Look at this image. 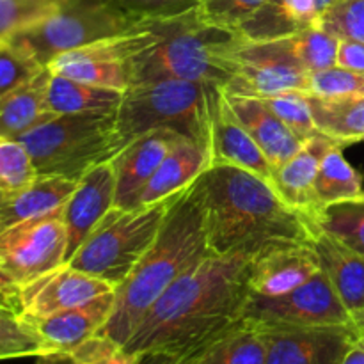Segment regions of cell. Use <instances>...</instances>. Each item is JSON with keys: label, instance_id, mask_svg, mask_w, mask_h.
Wrapping results in <instances>:
<instances>
[{"label": "cell", "instance_id": "cell-1", "mask_svg": "<svg viewBox=\"0 0 364 364\" xmlns=\"http://www.w3.org/2000/svg\"><path fill=\"white\" fill-rule=\"evenodd\" d=\"M251 259L212 255L180 277L144 316L124 348L198 350L242 322L251 297Z\"/></svg>", "mask_w": 364, "mask_h": 364}, {"label": "cell", "instance_id": "cell-2", "mask_svg": "<svg viewBox=\"0 0 364 364\" xmlns=\"http://www.w3.org/2000/svg\"><path fill=\"white\" fill-rule=\"evenodd\" d=\"M192 187L215 256L255 258L281 244H311L320 233L313 217L288 206L269 181L245 169L212 166Z\"/></svg>", "mask_w": 364, "mask_h": 364}, {"label": "cell", "instance_id": "cell-3", "mask_svg": "<svg viewBox=\"0 0 364 364\" xmlns=\"http://www.w3.org/2000/svg\"><path fill=\"white\" fill-rule=\"evenodd\" d=\"M210 256L201 205L191 185L173 203L151 247L116 288L112 313L98 334L124 347L151 306L183 274Z\"/></svg>", "mask_w": 364, "mask_h": 364}, {"label": "cell", "instance_id": "cell-4", "mask_svg": "<svg viewBox=\"0 0 364 364\" xmlns=\"http://www.w3.org/2000/svg\"><path fill=\"white\" fill-rule=\"evenodd\" d=\"M149 21L159 38L130 60V87L160 80L230 84L228 52L240 34L205 23L196 11Z\"/></svg>", "mask_w": 364, "mask_h": 364}, {"label": "cell", "instance_id": "cell-5", "mask_svg": "<svg viewBox=\"0 0 364 364\" xmlns=\"http://www.w3.org/2000/svg\"><path fill=\"white\" fill-rule=\"evenodd\" d=\"M213 87L215 84L187 80H160L128 87L114 112L121 149L155 130L173 132L210 146V96Z\"/></svg>", "mask_w": 364, "mask_h": 364}, {"label": "cell", "instance_id": "cell-6", "mask_svg": "<svg viewBox=\"0 0 364 364\" xmlns=\"http://www.w3.org/2000/svg\"><path fill=\"white\" fill-rule=\"evenodd\" d=\"M18 141L27 148L38 178L80 181L92 167L110 162L121 151L114 112L59 114Z\"/></svg>", "mask_w": 364, "mask_h": 364}, {"label": "cell", "instance_id": "cell-7", "mask_svg": "<svg viewBox=\"0 0 364 364\" xmlns=\"http://www.w3.org/2000/svg\"><path fill=\"white\" fill-rule=\"evenodd\" d=\"M180 194L137 208L112 206L68 259V265L100 277L114 288L121 287L159 237L164 219Z\"/></svg>", "mask_w": 364, "mask_h": 364}, {"label": "cell", "instance_id": "cell-8", "mask_svg": "<svg viewBox=\"0 0 364 364\" xmlns=\"http://www.w3.org/2000/svg\"><path fill=\"white\" fill-rule=\"evenodd\" d=\"M142 21L127 13L117 0H60L48 18L14 34L7 43L31 53L46 68L59 53L130 34Z\"/></svg>", "mask_w": 364, "mask_h": 364}, {"label": "cell", "instance_id": "cell-9", "mask_svg": "<svg viewBox=\"0 0 364 364\" xmlns=\"http://www.w3.org/2000/svg\"><path fill=\"white\" fill-rule=\"evenodd\" d=\"M66 228L63 208L21 223L0 235V297L16 311L25 287L66 263Z\"/></svg>", "mask_w": 364, "mask_h": 364}, {"label": "cell", "instance_id": "cell-10", "mask_svg": "<svg viewBox=\"0 0 364 364\" xmlns=\"http://www.w3.org/2000/svg\"><path fill=\"white\" fill-rule=\"evenodd\" d=\"M228 66L233 78L223 89L230 95L269 98L311 87V73L295 55L290 38L247 41L240 36L228 52Z\"/></svg>", "mask_w": 364, "mask_h": 364}, {"label": "cell", "instance_id": "cell-11", "mask_svg": "<svg viewBox=\"0 0 364 364\" xmlns=\"http://www.w3.org/2000/svg\"><path fill=\"white\" fill-rule=\"evenodd\" d=\"M244 320L258 327L347 326L352 315L322 270L279 297H249Z\"/></svg>", "mask_w": 364, "mask_h": 364}, {"label": "cell", "instance_id": "cell-12", "mask_svg": "<svg viewBox=\"0 0 364 364\" xmlns=\"http://www.w3.org/2000/svg\"><path fill=\"white\" fill-rule=\"evenodd\" d=\"M156 38L159 34L151 21L144 20L141 27L130 34L107 38L59 53L46 68L53 75L124 92L130 87V60L142 50L149 48Z\"/></svg>", "mask_w": 364, "mask_h": 364}, {"label": "cell", "instance_id": "cell-13", "mask_svg": "<svg viewBox=\"0 0 364 364\" xmlns=\"http://www.w3.org/2000/svg\"><path fill=\"white\" fill-rule=\"evenodd\" d=\"M259 329L267 345L265 364H341L359 336L354 322Z\"/></svg>", "mask_w": 364, "mask_h": 364}, {"label": "cell", "instance_id": "cell-14", "mask_svg": "<svg viewBox=\"0 0 364 364\" xmlns=\"http://www.w3.org/2000/svg\"><path fill=\"white\" fill-rule=\"evenodd\" d=\"M114 290L116 288L107 281L64 263L20 291L16 311L21 318H45Z\"/></svg>", "mask_w": 364, "mask_h": 364}, {"label": "cell", "instance_id": "cell-15", "mask_svg": "<svg viewBox=\"0 0 364 364\" xmlns=\"http://www.w3.org/2000/svg\"><path fill=\"white\" fill-rule=\"evenodd\" d=\"M210 167L231 166L245 169L270 183L272 164L267 160L244 124L228 103L226 92L215 85L210 96Z\"/></svg>", "mask_w": 364, "mask_h": 364}, {"label": "cell", "instance_id": "cell-16", "mask_svg": "<svg viewBox=\"0 0 364 364\" xmlns=\"http://www.w3.org/2000/svg\"><path fill=\"white\" fill-rule=\"evenodd\" d=\"M116 199V178L110 162L92 167L78 181L77 188L63 206V220L66 228V263L95 228L109 213Z\"/></svg>", "mask_w": 364, "mask_h": 364}, {"label": "cell", "instance_id": "cell-17", "mask_svg": "<svg viewBox=\"0 0 364 364\" xmlns=\"http://www.w3.org/2000/svg\"><path fill=\"white\" fill-rule=\"evenodd\" d=\"M320 270L318 256L311 244H281L251 259L249 287L252 295L279 297L304 284Z\"/></svg>", "mask_w": 364, "mask_h": 364}, {"label": "cell", "instance_id": "cell-18", "mask_svg": "<svg viewBox=\"0 0 364 364\" xmlns=\"http://www.w3.org/2000/svg\"><path fill=\"white\" fill-rule=\"evenodd\" d=\"M181 135L167 130H155L135 141L128 142L112 160L114 178H116V199L114 206L117 208H135L142 188L148 185L155 171L166 159L174 142Z\"/></svg>", "mask_w": 364, "mask_h": 364}, {"label": "cell", "instance_id": "cell-19", "mask_svg": "<svg viewBox=\"0 0 364 364\" xmlns=\"http://www.w3.org/2000/svg\"><path fill=\"white\" fill-rule=\"evenodd\" d=\"M114 302L116 290L45 318L23 320H27L41 338L45 354H73L82 343L103 329L112 313Z\"/></svg>", "mask_w": 364, "mask_h": 364}, {"label": "cell", "instance_id": "cell-20", "mask_svg": "<svg viewBox=\"0 0 364 364\" xmlns=\"http://www.w3.org/2000/svg\"><path fill=\"white\" fill-rule=\"evenodd\" d=\"M333 146H341L323 134H316L281 166L274 167L270 185L276 194L294 210L315 219L318 212L315 199V180L323 155ZM345 148V146H343Z\"/></svg>", "mask_w": 364, "mask_h": 364}, {"label": "cell", "instance_id": "cell-21", "mask_svg": "<svg viewBox=\"0 0 364 364\" xmlns=\"http://www.w3.org/2000/svg\"><path fill=\"white\" fill-rule=\"evenodd\" d=\"M226 100L233 109L235 116L240 119V123L262 149L267 160L272 164V167L290 160L306 144L267 107L262 98L226 92Z\"/></svg>", "mask_w": 364, "mask_h": 364}, {"label": "cell", "instance_id": "cell-22", "mask_svg": "<svg viewBox=\"0 0 364 364\" xmlns=\"http://www.w3.org/2000/svg\"><path fill=\"white\" fill-rule=\"evenodd\" d=\"M210 167L208 146L180 137L142 188L137 206H148L180 194ZM135 206V208H137Z\"/></svg>", "mask_w": 364, "mask_h": 364}, {"label": "cell", "instance_id": "cell-23", "mask_svg": "<svg viewBox=\"0 0 364 364\" xmlns=\"http://www.w3.org/2000/svg\"><path fill=\"white\" fill-rule=\"evenodd\" d=\"M320 270L352 316L364 311V256L333 235L320 231L313 238Z\"/></svg>", "mask_w": 364, "mask_h": 364}, {"label": "cell", "instance_id": "cell-24", "mask_svg": "<svg viewBox=\"0 0 364 364\" xmlns=\"http://www.w3.org/2000/svg\"><path fill=\"white\" fill-rule=\"evenodd\" d=\"M78 181L66 178H38L31 187L0 199V235L21 223L63 208Z\"/></svg>", "mask_w": 364, "mask_h": 364}, {"label": "cell", "instance_id": "cell-25", "mask_svg": "<svg viewBox=\"0 0 364 364\" xmlns=\"http://www.w3.org/2000/svg\"><path fill=\"white\" fill-rule=\"evenodd\" d=\"M50 75L45 68L32 80L0 100V141H18L28 130L55 116L46 102Z\"/></svg>", "mask_w": 364, "mask_h": 364}, {"label": "cell", "instance_id": "cell-26", "mask_svg": "<svg viewBox=\"0 0 364 364\" xmlns=\"http://www.w3.org/2000/svg\"><path fill=\"white\" fill-rule=\"evenodd\" d=\"M308 103L320 134L341 146L364 141V96H316L308 92Z\"/></svg>", "mask_w": 364, "mask_h": 364}, {"label": "cell", "instance_id": "cell-27", "mask_svg": "<svg viewBox=\"0 0 364 364\" xmlns=\"http://www.w3.org/2000/svg\"><path fill=\"white\" fill-rule=\"evenodd\" d=\"M52 73V71H50ZM123 91L100 85L85 84L63 75H50L46 102L50 112L59 114H85V112H116L123 100Z\"/></svg>", "mask_w": 364, "mask_h": 364}, {"label": "cell", "instance_id": "cell-28", "mask_svg": "<svg viewBox=\"0 0 364 364\" xmlns=\"http://www.w3.org/2000/svg\"><path fill=\"white\" fill-rule=\"evenodd\" d=\"M267 345L258 326L242 320L206 345L196 364H265Z\"/></svg>", "mask_w": 364, "mask_h": 364}, {"label": "cell", "instance_id": "cell-29", "mask_svg": "<svg viewBox=\"0 0 364 364\" xmlns=\"http://www.w3.org/2000/svg\"><path fill=\"white\" fill-rule=\"evenodd\" d=\"M364 198L363 176L345 159L343 146H333L320 162L315 180V199L318 210L336 203Z\"/></svg>", "mask_w": 364, "mask_h": 364}, {"label": "cell", "instance_id": "cell-30", "mask_svg": "<svg viewBox=\"0 0 364 364\" xmlns=\"http://www.w3.org/2000/svg\"><path fill=\"white\" fill-rule=\"evenodd\" d=\"M315 223L320 231L333 235L364 256V198L318 210Z\"/></svg>", "mask_w": 364, "mask_h": 364}, {"label": "cell", "instance_id": "cell-31", "mask_svg": "<svg viewBox=\"0 0 364 364\" xmlns=\"http://www.w3.org/2000/svg\"><path fill=\"white\" fill-rule=\"evenodd\" d=\"M291 48L309 73L336 66L340 39L318 25H311L290 36Z\"/></svg>", "mask_w": 364, "mask_h": 364}, {"label": "cell", "instance_id": "cell-32", "mask_svg": "<svg viewBox=\"0 0 364 364\" xmlns=\"http://www.w3.org/2000/svg\"><path fill=\"white\" fill-rule=\"evenodd\" d=\"M45 354L41 338L34 327L21 318L18 313L2 309L0 311V361L4 359L28 358Z\"/></svg>", "mask_w": 364, "mask_h": 364}, {"label": "cell", "instance_id": "cell-33", "mask_svg": "<svg viewBox=\"0 0 364 364\" xmlns=\"http://www.w3.org/2000/svg\"><path fill=\"white\" fill-rule=\"evenodd\" d=\"M299 31H302L301 25L276 0H269L255 16L249 18L238 28L237 34L247 41H272V39L290 38Z\"/></svg>", "mask_w": 364, "mask_h": 364}, {"label": "cell", "instance_id": "cell-34", "mask_svg": "<svg viewBox=\"0 0 364 364\" xmlns=\"http://www.w3.org/2000/svg\"><path fill=\"white\" fill-rule=\"evenodd\" d=\"M38 180L34 162L20 141H0V192L13 194Z\"/></svg>", "mask_w": 364, "mask_h": 364}, {"label": "cell", "instance_id": "cell-35", "mask_svg": "<svg viewBox=\"0 0 364 364\" xmlns=\"http://www.w3.org/2000/svg\"><path fill=\"white\" fill-rule=\"evenodd\" d=\"M59 4L60 0H0V41L48 18Z\"/></svg>", "mask_w": 364, "mask_h": 364}, {"label": "cell", "instance_id": "cell-36", "mask_svg": "<svg viewBox=\"0 0 364 364\" xmlns=\"http://www.w3.org/2000/svg\"><path fill=\"white\" fill-rule=\"evenodd\" d=\"M270 110L302 141H309L318 134L308 103V92L287 91L281 95L262 98Z\"/></svg>", "mask_w": 364, "mask_h": 364}, {"label": "cell", "instance_id": "cell-37", "mask_svg": "<svg viewBox=\"0 0 364 364\" xmlns=\"http://www.w3.org/2000/svg\"><path fill=\"white\" fill-rule=\"evenodd\" d=\"M267 2L269 0H199L196 13L205 23L238 32Z\"/></svg>", "mask_w": 364, "mask_h": 364}, {"label": "cell", "instance_id": "cell-38", "mask_svg": "<svg viewBox=\"0 0 364 364\" xmlns=\"http://www.w3.org/2000/svg\"><path fill=\"white\" fill-rule=\"evenodd\" d=\"M316 25L338 39L364 43V0H334Z\"/></svg>", "mask_w": 364, "mask_h": 364}, {"label": "cell", "instance_id": "cell-39", "mask_svg": "<svg viewBox=\"0 0 364 364\" xmlns=\"http://www.w3.org/2000/svg\"><path fill=\"white\" fill-rule=\"evenodd\" d=\"M45 66L31 53L7 41H0V100L39 75Z\"/></svg>", "mask_w": 364, "mask_h": 364}, {"label": "cell", "instance_id": "cell-40", "mask_svg": "<svg viewBox=\"0 0 364 364\" xmlns=\"http://www.w3.org/2000/svg\"><path fill=\"white\" fill-rule=\"evenodd\" d=\"M309 95L316 96H364V73L333 66L311 73Z\"/></svg>", "mask_w": 364, "mask_h": 364}, {"label": "cell", "instance_id": "cell-41", "mask_svg": "<svg viewBox=\"0 0 364 364\" xmlns=\"http://www.w3.org/2000/svg\"><path fill=\"white\" fill-rule=\"evenodd\" d=\"M139 20H167L196 11L199 0H117Z\"/></svg>", "mask_w": 364, "mask_h": 364}, {"label": "cell", "instance_id": "cell-42", "mask_svg": "<svg viewBox=\"0 0 364 364\" xmlns=\"http://www.w3.org/2000/svg\"><path fill=\"white\" fill-rule=\"evenodd\" d=\"M302 28L318 23L320 16L334 0H276Z\"/></svg>", "mask_w": 364, "mask_h": 364}, {"label": "cell", "instance_id": "cell-43", "mask_svg": "<svg viewBox=\"0 0 364 364\" xmlns=\"http://www.w3.org/2000/svg\"><path fill=\"white\" fill-rule=\"evenodd\" d=\"M203 348H198V350H148L137 354V364H196Z\"/></svg>", "mask_w": 364, "mask_h": 364}, {"label": "cell", "instance_id": "cell-44", "mask_svg": "<svg viewBox=\"0 0 364 364\" xmlns=\"http://www.w3.org/2000/svg\"><path fill=\"white\" fill-rule=\"evenodd\" d=\"M336 66L345 68L350 71H361L364 73V43L340 39L336 55Z\"/></svg>", "mask_w": 364, "mask_h": 364}, {"label": "cell", "instance_id": "cell-45", "mask_svg": "<svg viewBox=\"0 0 364 364\" xmlns=\"http://www.w3.org/2000/svg\"><path fill=\"white\" fill-rule=\"evenodd\" d=\"M341 364H364V340L361 336H358V341L352 345Z\"/></svg>", "mask_w": 364, "mask_h": 364}, {"label": "cell", "instance_id": "cell-46", "mask_svg": "<svg viewBox=\"0 0 364 364\" xmlns=\"http://www.w3.org/2000/svg\"><path fill=\"white\" fill-rule=\"evenodd\" d=\"M36 364H77L71 354H43L36 358Z\"/></svg>", "mask_w": 364, "mask_h": 364}, {"label": "cell", "instance_id": "cell-47", "mask_svg": "<svg viewBox=\"0 0 364 364\" xmlns=\"http://www.w3.org/2000/svg\"><path fill=\"white\" fill-rule=\"evenodd\" d=\"M352 322H354V326H355V329H358L359 336H361L364 340V311L352 316Z\"/></svg>", "mask_w": 364, "mask_h": 364}, {"label": "cell", "instance_id": "cell-48", "mask_svg": "<svg viewBox=\"0 0 364 364\" xmlns=\"http://www.w3.org/2000/svg\"><path fill=\"white\" fill-rule=\"evenodd\" d=\"M2 309H7V308H6V306H4V302H2V297H0V311H2ZM9 311H11V309H9Z\"/></svg>", "mask_w": 364, "mask_h": 364}, {"label": "cell", "instance_id": "cell-49", "mask_svg": "<svg viewBox=\"0 0 364 364\" xmlns=\"http://www.w3.org/2000/svg\"><path fill=\"white\" fill-rule=\"evenodd\" d=\"M4 196H6V194H4V192H0V199H2V198H4Z\"/></svg>", "mask_w": 364, "mask_h": 364}]
</instances>
